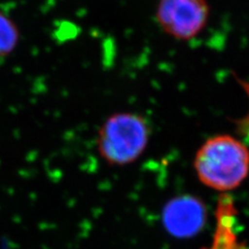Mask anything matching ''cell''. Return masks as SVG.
I'll return each instance as SVG.
<instances>
[{"label": "cell", "mask_w": 249, "mask_h": 249, "mask_svg": "<svg viewBox=\"0 0 249 249\" xmlns=\"http://www.w3.org/2000/svg\"><path fill=\"white\" fill-rule=\"evenodd\" d=\"M150 133L149 124L143 116L133 112L115 113L99 130V154L111 165L130 164L144 152Z\"/></svg>", "instance_id": "2"}, {"label": "cell", "mask_w": 249, "mask_h": 249, "mask_svg": "<svg viewBox=\"0 0 249 249\" xmlns=\"http://www.w3.org/2000/svg\"><path fill=\"white\" fill-rule=\"evenodd\" d=\"M204 216V209L199 201L193 198H178L167 206L164 222L174 235L185 237L200 229Z\"/></svg>", "instance_id": "4"}, {"label": "cell", "mask_w": 249, "mask_h": 249, "mask_svg": "<svg viewBox=\"0 0 249 249\" xmlns=\"http://www.w3.org/2000/svg\"><path fill=\"white\" fill-rule=\"evenodd\" d=\"M207 0H159L156 19L164 33L178 41L196 38L208 24Z\"/></svg>", "instance_id": "3"}, {"label": "cell", "mask_w": 249, "mask_h": 249, "mask_svg": "<svg viewBox=\"0 0 249 249\" xmlns=\"http://www.w3.org/2000/svg\"><path fill=\"white\" fill-rule=\"evenodd\" d=\"M194 169L201 184L216 191H231L249 175V149L231 135L206 140L194 158Z\"/></svg>", "instance_id": "1"}, {"label": "cell", "mask_w": 249, "mask_h": 249, "mask_svg": "<svg viewBox=\"0 0 249 249\" xmlns=\"http://www.w3.org/2000/svg\"><path fill=\"white\" fill-rule=\"evenodd\" d=\"M19 36V29L16 23L0 11V58L10 55L15 50Z\"/></svg>", "instance_id": "5"}]
</instances>
